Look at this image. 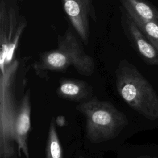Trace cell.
<instances>
[{"instance_id": "6da1fadb", "label": "cell", "mask_w": 158, "mask_h": 158, "mask_svg": "<svg viewBox=\"0 0 158 158\" xmlns=\"http://www.w3.org/2000/svg\"><path fill=\"white\" fill-rule=\"evenodd\" d=\"M30 90L28 89L19 106L14 107L11 86L1 89V158H14L15 146L21 156L30 158L28 136L31 127Z\"/></svg>"}, {"instance_id": "7a4b0ae2", "label": "cell", "mask_w": 158, "mask_h": 158, "mask_svg": "<svg viewBox=\"0 0 158 158\" xmlns=\"http://www.w3.org/2000/svg\"><path fill=\"white\" fill-rule=\"evenodd\" d=\"M80 40L70 29L64 35H59L57 48L41 54L34 63L33 69L37 74L64 72L73 67L79 74L91 76L94 70V60L85 51Z\"/></svg>"}, {"instance_id": "3957f363", "label": "cell", "mask_w": 158, "mask_h": 158, "mask_svg": "<svg viewBox=\"0 0 158 158\" xmlns=\"http://www.w3.org/2000/svg\"><path fill=\"white\" fill-rule=\"evenodd\" d=\"M115 85L130 107L149 120L158 118V95L137 69L125 60L115 70Z\"/></svg>"}, {"instance_id": "277c9868", "label": "cell", "mask_w": 158, "mask_h": 158, "mask_svg": "<svg viewBox=\"0 0 158 158\" xmlns=\"http://www.w3.org/2000/svg\"><path fill=\"white\" fill-rule=\"evenodd\" d=\"M86 119V134L90 142L98 144L115 138L128 125L126 115L109 102L96 98L77 106Z\"/></svg>"}, {"instance_id": "5b68a950", "label": "cell", "mask_w": 158, "mask_h": 158, "mask_svg": "<svg viewBox=\"0 0 158 158\" xmlns=\"http://www.w3.org/2000/svg\"><path fill=\"white\" fill-rule=\"evenodd\" d=\"M26 26L25 20L15 10L7 7L1 1L0 6L1 64L12 62V58L18 46L20 36Z\"/></svg>"}, {"instance_id": "8992f818", "label": "cell", "mask_w": 158, "mask_h": 158, "mask_svg": "<svg viewBox=\"0 0 158 158\" xmlns=\"http://www.w3.org/2000/svg\"><path fill=\"white\" fill-rule=\"evenodd\" d=\"M64 10L80 40L88 45L90 37V21H96L93 0H62Z\"/></svg>"}, {"instance_id": "52a82bcc", "label": "cell", "mask_w": 158, "mask_h": 158, "mask_svg": "<svg viewBox=\"0 0 158 158\" xmlns=\"http://www.w3.org/2000/svg\"><path fill=\"white\" fill-rule=\"evenodd\" d=\"M124 31L140 55L152 64H158V51L146 39L132 19L124 12L121 18Z\"/></svg>"}, {"instance_id": "ba28073f", "label": "cell", "mask_w": 158, "mask_h": 158, "mask_svg": "<svg viewBox=\"0 0 158 158\" xmlns=\"http://www.w3.org/2000/svg\"><path fill=\"white\" fill-rule=\"evenodd\" d=\"M59 97L80 101L87 99L91 94V87L84 81L75 79H63L57 89Z\"/></svg>"}, {"instance_id": "9c48e42d", "label": "cell", "mask_w": 158, "mask_h": 158, "mask_svg": "<svg viewBox=\"0 0 158 158\" xmlns=\"http://www.w3.org/2000/svg\"><path fill=\"white\" fill-rule=\"evenodd\" d=\"M125 12L132 19L158 22V12L143 0H120Z\"/></svg>"}, {"instance_id": "30bf717a", "label": "cell", "mask_w": 158, "mask_h": 158, "mask_svg": "<svg viewBox=\"0 0 158 158\" xmlns=\"http://www.w3.org/2000/svg\"><path fill=\"white\" fill-rule=\"evenodd\" d=\"M45 158H63L62 149L54 118H52L48 130L45 148Z\"/></svg>"}, {"instance_id": "8fae6325", "label": "cell", "mask_w": 158, "mask_h": 158, "mask_svg": "<svg viewBox=\"0 0 158 158\" xmlns=\"http://www.w3.org/2000/svg\"><path fill=\"white\" fill-rule=\"evenodd\" d=\"M132 19V18H131ZM149 42L158 51V22L132 19Z\"/></svg>"}, {"instance_id": "7c38bea8", "label": "cell", "mask_w": 158, "mask_h": 158, "mask_svg": "<svg viewBox=\"0 0 158 158\" xmlns=\"http://www.w3.org/2000/svg\"><path fill=\"white\" fill-rule=\"evenodd\" d=\"M55 122L56 125L59 127H64L66 123V120L64 116L63 115H59L57 117V118L55 119Z\"/></svg>"}, {"instance_id": "4fadbf2b", "label": "cell", "mask_w": 158, "mask_h": 158, "mask_svg": "<svg viewBox=\"0 0 158 158\" xmlns=\"http://www.w3.org/2000/svg\"><path fill=\"white\" fill-rule=\"evenodd\" d=\"M79 158H86V157H83V156H80L79 157Z\"/></svg>"}, {"instance_id": "5bb4252c", "label": "cell", "mask_w": 158, "mask_h": 158, "mask_svg": "<svg viewBox=\"0 0 158 158\" xmlns=\"http://www.w3.org/2000/svg\"><path fill=\"white\" fill-rule=\"evenodd\" d=\"M139 158H144V157H139Z\"/></svg>"}]
</instances>
